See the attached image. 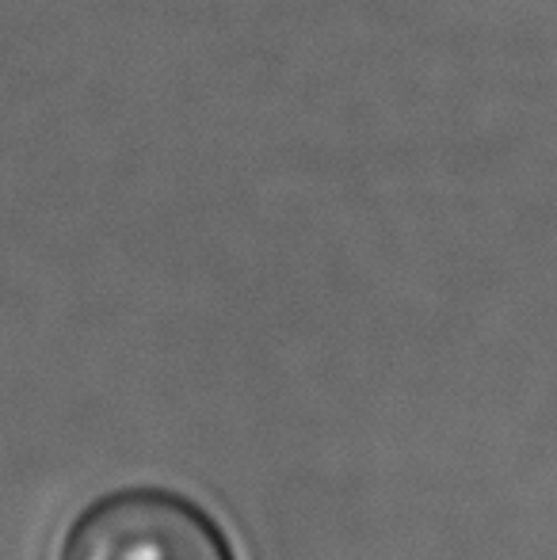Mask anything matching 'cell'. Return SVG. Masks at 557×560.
<instances>
[{
  "instance_id": "cell-1",
  "label": "cell",
  "mask_w": 557,
  "mask_h": 560,
  "mask_svg": "<svg viewBox=\"0 0 557 560\" xmlns=\"http://www.w3.org/2000/svg\"><path fill=\"white\" fill-rule=\"evenodd\" d=\"M58 560H237L225 530L169 488H119L69 523Z\"/></svg>"
}]
</instances>
